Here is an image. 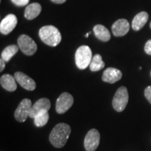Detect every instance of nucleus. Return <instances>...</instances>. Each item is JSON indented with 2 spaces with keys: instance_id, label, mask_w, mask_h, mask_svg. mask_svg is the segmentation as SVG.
I'll list each match as a JSON object with an SVG mask.
<instances>
[{
  "instance_id": "dca6fc26",
  "label": "nucleus",
  "mask_w": 151,
  "mask_h": 151,
  "mask_svg": "<svg viewBox=\"0 0 151 151\" xmlns=\"http://www.w3.org/2000/svg\"><path fill=\"white\" fill-rule=\"evenodd\" d=\"M41 6L39 3L30 4L26 7L24 11V17L27 20H31L39 16L41 14Z\"/></svg>"
},
{
  "instance_id": "1a4fd4ad",
  "label": "nucleus",
  "mask_w": 151,
  "mask_h": 151,
  "mask_svg": "<svg viewBox=\"0 0 151 151\" xmlns=\"http://www.w3.org/2000/svg\"><path fill=\"white\" fill-rule=\"evenodd\" d=\"M18 24V19L14 14H9L0 23V32L2 35H7L15 29Z\"/></svg>"
},
{
  "instance_id": "2eb2a0df",
  "label": "nucleus",
  "mask_w": 151,
  "mask_h": 151,
  "mask_svg": "<svg viewBox=\"0 0 151 151\" xmlns=\"http://www.w3.org/2000/svg\"><path fill=\"white\" fill-rule=\"evenodd\" d=\"M0 83L3 88L7 91L14 92L17 89L16 80L10 74H4L0 78Z\"/></svg>"
},
{
  "instance_id": "aec40b11",
  "label": "nucleus",
  "mask_w": 151,
  "mask_h": 151,
  "mask_svg": "<svg viewBox=\"0 0 151 151\" xmlns=\"http://www.w3.org/2000/svg\"><path fill=\"white\" fill-rule=\"evenodd\" d=\"M34 120H35V124L38 127H41L46 125L48 123V121L49 120L48 112L46 111V112L39 113L34 118Z\"/></svg>"
},
{
  "instance_id": "9b49d317",
  "label": "nucleus",
  "mask_w": 151,
  "mask_h": 151,
  "mask_svg": "<svg viewBox=\"0 0 151 151\" xmlns=\"http://www.w3.org/2000/svg\"><path fill=\"white\" fill-rule=\"evenodd\" d=\"M14 77L18 83L20 84V86L22 87L24 89L29 90V91H33L35 90L37 87L35 81L25 73L18 71L15 73Z\"/></svg>"
},
{
  "instance_id": "a211bd4d",
  "label": "nucleus",
  "mask_w": 151,
  "mask_h": 151,
  "mask_svg": "<svg viewBox=\"0 0 151 151\" xmlns=\"http://www.w3.org/2000/svg\"><path fill=\"white\" fill-rule=\"evenodd\" d=\"M18 48L19 46L16 45H11V46H7L1 52V58L5 62H9L11 58L18 52Z\"/></svg>"
},
{
  "instance_id": "f257e3e1",
  "label": "nucleus",
  "mask_w": 151,
  "mask_h": 151,
  "mask_svg": "<svg viewBox=\"0 0 151 151\" xmlns=\"http://www.w3.org/2000/svg\"><path fill=\"white\" fill-rule=\"evenodd\" d=\"M71 134V127L66 123H59L50 132L49 140L54 147L61 148L67 143Z\"/></svg>"
},
{
  "instance_id": "bb28decb",
  "label": "nucleus",
  "mask_w": 151,
  "mask_h": 151,
  "mask_svg": "<svg viewBox=\"0 0 151 151\" xmlns=\"http://www.w3.org/2000/svg\"><path fill=\"white\" fill-rule=\"evenodd\" d=\"M150 27L151 28V22H150Z\"/></svg>"
},
{
  "instance_id": "cd10ccee",
  "label": "nucleus",
  "mask_w": 151,
  "mask_h": 151,
  "mask_svg": "<svg viewBox=\"0 0 151 151\" xmlns=\"http://www.w3.org/2000/svg\"><path fill=\"white\" fill-rule=\"evenodd\" d=\"M150 76H151V72H150Z\"/></svg>"
},
{
  "instance_id": "f3484780",
  "label": "nucleus",
  "mask_w": 151,
  "mask_h": 151,
  "mask_svg": "<svg viewBox=\"0 0 151 151\" xmlns=\"http://www.w3.org/2000/svg\"><path fill=\"white\" fill-rule=\"evenodd\" d=\"M95 37L100 41H109L111 39V34L109 29L102 24H97L93 28Z\"/></svg>"
},
{
  "instance_id": "39448f33",
  "label": "nucleus",
  "mask_w": 151,
  "mask_h": 151,
  "mask_svg": "<svg viewBox=\"0 0 151 151\" xmlns=\"http://www.w3.org/2000/svg\"><path fill=\"white\" fill-rule=\"evenodd\" d=\"M18 44L21 51L26 55H33L37 50V43L28 35H20L18 39Z\"/></svg>"
},
{
  "instance_id": "f8f14e48",
  "label": "nucleus",
  "mask_w": 151,
  "mask_h": 151,
  "mask_svg": "<svg viewBox=\"0 0 151 151\" xmlns=\"http://www.w3.org/2000/svg\"><path fill=\"white\" fill-rule=\"evenodd\" d=\"M130 25L129 22L125 19H119L113 24L111 29L113 35L116 37H122L129 32Z\"/></svg>"
},
{
  "instance_id": "7ed1b4c3",
  "label": "nucleus",
  "mask_w": 151,
  "mask_h": 151,
  "mask_svg": "<svg viewBox=\"0 0 151 151\" xmlns=\"http://www.w3.org/2000/svg\"><path fill=\"white\" fill-rule=\"evenodd\" d=\"M92 56L91 49L88 46H81L77 49L75 53V61L77 67L80 69H86L90 66Z\"/></svg>"
},
{
  "instance_id": "4468645a",
  "label": "nucleus",
  "mask_w": 151,
  "mask_h": 151,
  "mask_svg": "<svg viewBox=\"0 0 151 151\" xmlns=\"http://www.w3.org/2000/svg\"><path fill=\"white\" fill-rule=\"evenodd\" d=\"M148 14L147 12L142 11L139 13L134 18L132 22V27L134 31H139L144 27L145 24L148 22Z\"/></svg>"
},
{
  "instance_id": "6ab92c4d",
  "label": "nucleus",
  "mask_w": 151,
  "mask_h": 151,
  "mask_svg": "<svg viewBox=\"0 0 151 151\" xmlns=\"http://www.w3.org/2000/svg\"><path fill=\"white\" fill-rule=\"evenodd\" d=\"M104 66L105 63L104 62L101 56L99 54H97L92 58L90 65V69L92 71L95 72V71L101 70L104 69Z\"/></svg>"
},
{
  "instance_id": "20e7f679",
  "label": "nucleus",
  "mask_w": 151,
  "mask_h": 151,
  "mask_svg": "<svg viewBox=\"0 0 151 151\" xmlns=\"http://www.w3.org/2000/svg\"><path fill=\"white\" fill-rule=\"evenodd\" d=\"M128 100H129V94H128L127 89L124 86L120 87L117 90L113 97L112 101L113 109L118 112H122L127 106Z\"/></svg>"
},
{
  "instance_id": "9d476101",
  "label": "nucleus",
  "mask_w": 151,
  "mask_h": 151,
  "mask_svg": "<svg viewBox=\"0 0 151 151\" xmlns=\"http://www.w3.org/2000/svg\"><path fill=\"white\" fill-rule=\"evenodd\" d=\"M50 106L51 104H50V100L47 98H41V99L37 100L32 106L29 113V118H35L36 116L39 113L48 111L49 109H50Z\"/></svg>"
},
{
  "instance_id": "412c9836",
  "label": "nucleus",
  "mask_w": 151,
  "mask_h": 151,
  "mask_svg": "<svg viewBox=\"0 0 151 151\" xmlns=\"http://www.w3.org/2000/svg\"><path fill=\"white\" fill-rule=\"evenodd\" d=\"M11 1L18 6H24L28 4L29 0H11Z\"/></svg>"
},
{
  "instance_id": "423d86ee",
  "label": "nucleus",
  "mask_w": 151,
  "mask_h": 151,
  "mask_svg": "<svg viewBox=\"0 0 151 151\" xmlns=\"http://www.w3.org/2000/svg\"><path fill=\"white\" fill-rule=\"evenodd\" d=\"M32 101L29 99H22L15 111L14 116L17 121L23 122L29 117L32 108Z\"/></svg>"
},
{
  "instance_id": "6e6552de",
  "label": "nucleus",
  "mask_w": 151,
  "mask_h": 151,
  "mask_svg": "<svg viewBox=\"0 0 151 151\" xmlns=\"http://www.w3.org/2000/svg\"><path fill=\"white\" fill-rule=\"evenodd\" d=\"M100 141L99 132L96 129H91L87 133L84 140V147L86 151H95Z\"/></svg>"
},
{
  "instance_id": "4be33fe9",
  "label": "nucleus",
  "mask_w": 151,
  "mask_h": 151,
  "mask_svg": "<svg viewBox=\"0 0 151 151\" xmlns=\"http://www.w3.org/2000/svg\"><path fill=\"white\" fill-rule=\"evenodd\" d=\"M144 94H145V97L148 101L151 104V86H148L145 89L144 91Z\"/></svg>"
},
{
  "instance_id": "5701e85b",
  "label": "nucleus",
  "mask_w": 151,
  "mask_h": 151,
  "mask_svg": "<svg viewBox=\"0 0 151 151\" xmlns=\"http://www.w3.org/2000/svg\"><path fill=\"white\" fill-rule=\"evenodd\" d=\"M145 52L149 55H151V39L147 41L144 47Z\"/></svg>"
},
{
  "instance_id": "a878e982",
  "label": "nucleus",
  "mask_w": 151,
  "mask_h": 151,
  "mask_svg": "<svg viewBox=\"0 0 151 151\" xmlns=\"http://www.w3.org/2000/svg\"><path fill=\"white\" fill-rule=\"evenodd\" d=\"M90 34V32H88V34H86V35H85V37H89Z\"/></svg>"
},
{
  "instance_id": "393cba45",
  "label": "nucleus",
  "mask_w": 151,
  "mask_h": 151,
  "mask_svg": "<svg viewBox=\"0 0 151 151\" xmlns=\"http://www.w3.org/2000/svg\"><path fill=\"white\" fill-rule=\"evenodd\" d=\"M52 2L55 4H64L67 0H50Z\"/></svg>"
},
{
  "instance_id": "0eeeda50",
  "label": "nucleus",
  "mask_w": 151,
  "mask_h": 151,
  "mask_svg": "<svg viewBox=\"0 0 151 151\" xmlns=\"http://www.w3.org/2000/svg\"><path fill=\"white\" fill-rule=\"evenodd\" d=\"M73 104V97L68 92H63L57 99L55 109L57 113L62 114L69 110Z\"/></svg>"
},
{
  "instance_id": "f03ea898",
  "label": "nucleus",
  "mask_w": 151,
  "mask_h": 151,
  "mask_svg": "<svg viewBox=\"0 0 151 151\" xmlns=\"http://www.w3.org/2000/svg\"><path fill=\"white\" fill-rule=\"evenodd\" d=\"M41 40L50 46H56L61 42L62 36L58 29L52 25L43 26L39 29Z\"/></svg>"
},
{
  "instance_id": "b1692460",
  "label": "nucleus",
  "mask_w": 151,
  "mask_h": 151,
  "mask_svg": "<svg viewBox=\"0 0 151 151\" xmlns=\"http://www.w3.org/2000/svg\"><path fill=\"white\" fill-rule=\"evenodd\" d=\"M5 62H6L4 61V60L1 58V60H0V66H1V67H0V71H3L4 69Z\"/></svg>"
},
{
  "instance_id": "ddd939ff",
  "label": "nucleus",
  "mask_w": 151,
  "mask_h": 151,
  "mask_svg": "<svg viewBox=\"0 0 151 151\" xmlns=\"http://www.w3.org/2000/svg\"><path fill=\"white\" fill-rule=\"evenodd\" d=\"M122 76L121 71L113 67L107 68L104 71L102 75V81L109 83H115L117 81H120Z\"/></svg>"
}]
</instances>
